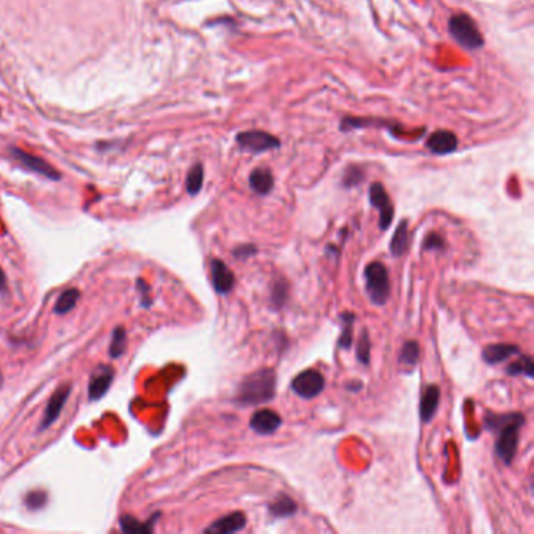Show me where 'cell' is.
Wrapping results in <instances>:
<instances>
[{
  "instance_id": "cell-1",
  "label": "cell",
  "mask_w": 534,
  "mask_h": 534,
  "mask_svg": "<svg viewBox=\"0 0 534 534\" xmlns=\"http://www.w3.org/2000/svg\"><path fill=\"white\" fill-rule=\"evenodd\" d=\"M525 423V417L519 412L514 414H494L487 412L484 419V428L496 434L495 455L505 465H511L517 453L519 431Z\"/></svg>"
},
{
  "instance_id": "cell-31",
  "label": "cell",
  "mask_w": 534,
  "mask_h": 534,
  "mask_svg": "<svg viewBox=\"0 0 534 534\" xmlns=\"http://www.w3.org/2000/svg\"><path fill=\"white\" fill-rule=\"evenodd\" d=\"M444 251L445 250V240L440 237L439 234L431 232L428 234L423 240V251Z\"/></svg>"
},
{
  "instance_id": "cell-8",
  "label": "cell",
  "mask_w": 534,
  "mask_h": 534,
  "mask_svg": "<svg viewBox=\"0 0 534 534\" xmlns=\"http://www.w3.org/2000/svg\"><path fill=\"white\" fill-rule=\"evenodd\" d=\"M71 390H72V387L70 386V384H63V386H60L52 394L51 400H49L47 406L44 409V414H42L41 425L38 428L40 432L46 431L49 426H52V423H55V421H57V419L61 415V411H63V407L66 405L67 398H70Z\"/></svg>"
},
{
  "instance_id": "cell-29",
  "label": "cell",
  "mask_w": 534,
  "mask_h": 534,
  "mask_svg": "<svg viewBox=\"0 0 534 534\" xmlns=\"http://www.w3.org/2000/svg\"><path fill=\"white\" fill-rule=\"evenodd\" d=\"M364 171L361 170L359 166H350L346 168V171L343 174V181H341V184H343L345 188H353L356 187V185L361 184L364 181Z\"/></svg>"
},
{
  "instance_id": "cell-26",
  "label": "cell",
  "mask_w": 534,
  "mask_h": 534,
  "mask_svg": "<svg viewBox=\"0 0 534 534\" xmlns=\"http://www.w3.org/2000/svg\"><path fill=\"white\" fill-rule=\"evenodd\" d=\"M420 357V346L417 341H406L405 346L400 353V364L401 365H407V367H414L415 364L419 362Z\"/></svg>"
},
{
  "instance_id": "cell-24",
  "label": "cell",
  "mask_w": 534,
  "mask_h": 534,
  "mask_svg": "<svg viewBox=\"0 0 534 534\" xmlns=\"http://www.w3.org/2000/svg\"><path fill=\"white\" fill-rule=\"evenodd\" d=\"M506 373L511 376H519V375H525L526 378L534 376V367H533V359L530 356H521L519 361H515L512 364L508 365Z\"/></svg>"
},
{
  "instance_id": "cell-18",
  "label": "cell",
  "mask_w": 534,
  "mask_h": 534,
  "mask_svg": "<svg viewBox=\"0 0 534 534\" xmlns=\"http://www.w3.org/2000/svg\"><path fill=\"white\" fill-rule=\"evenodd\" d=\"M160 512H155L151 519L146 521H140L136 520L132 515H122L120 519V526L124 533H130V534H136V533H143V534H149L154 531L155 524H157V519L160 517Z\"/></svg>"
},
{
  "instance_id": "cell-9",
  "label": "cell",
  "mask_w": 534,
  "mask_h": 534,
  "mask_svg": "<svg viewBox=\"0 0 534 534\" xmlns=\"http://www.w3.org/2000/svg\"><path fill=\"white\" fill-rule=\"evenodd\" d=\"M10 154L11 157H13L16 161H19L24 168H27L29 171L40 174V176H44L47 179H52V181H60L61 174L55 170L52 165H49L47 161L36 157V155L24 152L17 147H10Z\"/></svg>"
},
{
  "instance_id": "cell-3",
  "label": "cell",
  "mask_w": 534,
  "mask_h": 534,
  "mask_svg": "<svg viewBox=\"0 0 534 534\" xmlns=\"http://www.w3.org/2000/svg\"><path fill=\"white\" fill-rule=\"evenodd\" d=\"M448 32L458 44L469 51H476L484 46V38L476 22L465 13H458L450 17Z\"/></svg>"
},
{
  "instance_id": "cell-17",
  "label": "cell",
  "mask_w": 534,
  "mask_h": 534,
  "mask_svg": "<svg viewBox=\"0 0 534 534\" xmlns=\"http://www.w3.org/2000/svg\"><path fill=\"white\" fill-rule=\"evenodd\" d=\"M250 187L260 196H266L275 187V177L266 168H257L250 174Z\"/></svg>"
},
{
  "instance_id": "cell-21",
  "label": "cell",
  "mask_w": 534,
  "mask_h": 534,
  "mask_svg": "<svg viewBox=\"0 0 534 534\" xmlns=\"http://www.w3.org/2000/svg\"><path fill=\"white\" fill-rule=\"evenodd\" d=\"M80 300V290L76 289V287H71L65 290L63 293H61L58 296L57 302H55L54 306V312L57 315H65V314H70L71 310L76 307L77 301Z\"/></svg>"
},
{
  "instance_id": "cell-23",
  "label": "cell",
  "mask_w": 534,
  "mask_h": 534,
  "mask_svg": "<svg viewBox=\"0 0 534 534\" xmlns=\"http://www.w3.org/2000/svg\"><path fill=\"white\" fill-rule=\"evenodd\" d=\"M126 346H127V331L124 326H116L113 335H111V341H110V350L108 354L111 359H118L121 357L124 353H126Z\"/></svg>"
},
{
  "instance_id": "cell-4",
  "label": "cell",
  "mask_w": 534,
  "mask_h": 534,
  "mask_svg": "<svg viewBox=\"0 0 534 534\" xmlns=\"http://www.w3.org/2000/svg\"><path fill=\"white\" fill-rule=\"evenodd\" d=\"M364 276L370 301L375 306H384L390 296V279L386 266L381 262H371L365 266Z\"/></svg>"
},
{
  "instance_id": "cell-12",
  "label": "cell",
  "mask_w": 534,
  "mask_h": 534,
  "mask_svg": "<svg viewBox=\"0 0 534 534\" xmlns=\"http://www.w3.org/2000/svg\"><path fill=\"white\" fill-rule=\"evenodd\" d=\"M115 378V370L110 365H101L95 373H92L88 386V398L90 401H97L105 396L111 387Z\"/></svg>"
},
{
  "instance_id": "cell-35",
  "label": "cell",
  "mask_w": 534,
  "mask_h": 534,
  "mask_svg": "<svg viewBox=\"0 0 534 534\" xmlns=\"http://www.w3.org/2000/svg\"><path fill=\"white\" fill-rule=\"evenodd\" d=\"M346 389L351 390V392H357V390L362 389V384L357 382V381H353L350 384H346Z\"/></svg>"
},
{
  "instance_id": "cell-20",
  "label": "cell",
  "mask_w": 534,
  "mask_h": 534,
  "mask_svg": "<svg viewBox=\"0 0 534 534\" xmlns=\"http://www.w3.org/2000/svg\"><path fill=\"white\" fill-rule=\"evenodd\" d=\"M409 248V231H407V221L403 220L392 237V241H390V252H392L394 257H401L405 256V252Z\"/></svg>"
},
{
  "instance_id": "cell-27",
  "label": "cell",
  "mask_w": 534,
  "mask_h": 534,
  "mask_svg": "<svg viewBox=\"0 0 534 534\" xmlns=\"http://www.w3.org/2000/svg\"><path fill=\"white\" fill-rule=\"evenodd\" d=\"M370 350H371V341H370L367 329H364L361 339H359V343H357V353H356L357 361L364 365H369L370 364Z\"/></svg>"
},
{
  "instance_id": "cell-28",
  "label": "cell",
  "mask_w": 534,
  "mask_h": 534,
  "mask_svg": "<svg viewBox=\"0 0 534 534\" xmlns=\"http://www.w3.org/2000/svg\"><path fill=\"white\" fill-rule=\"evenodd\" d=\"M289 296V284L285 281H277L273 285L271 290V302L275 304V307H282Z\"/></svg>"
},
{
  "instance_id": "cell-32",
  "label": "cell",
  "mask_w": 534,
  "mask_h": 534,
  "mask_svg": "<svg viewBox=\"0 0 534 534\" xmlns=\"http://www.w3.org/2000/svg\"><path fill=\"white\" fill-rule=\"evenodd\" d=\"M136 289H138L140 291V296H141V306L143 307H149L152 304V298H151V287L143 281V279H138L136 281Z\"/></svg>"
},
{
  "instance_id": "cell-2",
  "label": "cell",
  "mask_w": 534,
  "mask_h": 534,
  "mask_svg": "<svg viewBox=\"0 0 534 534\" xmlns=\"http://www.w3.org/2000/svg\"><path fill=\"white\" fill-rule=\"evenodd\" d=\"M276 373L270 369L257 370L240 382L237 398L240 406H259L268 403L276 395Z\"/></svg>"
},
{
  "instance_id": "cell-15",
  "label": "cell",
  "mask_w": 534,
  "mask_h": 534,
  "mask_svg": "<svg viewBox=\"0 0 534 534\" xmlns=\"http://www.w3.org/2000/svg\"><path fill=\"white\" fill-rule=\"evenodd\" d=\"M515 354H520V350L517 345H509V343H495L487 345L481 353L483 361L489 365H495L500 362H505L506 359H511Z\"/></svg>"
},
{
  "instance_id": "cell-19",
  "label": "cell",
  "mask_w": 534,
  "mask_h": 534,
  "mask_svg": "<svg viewBox=\"0 0 534 534\" xmlns=\"http://www.w3.org/2000/svg\"><path fill=\"white\" fill-rule=\"evenodd\" d=\"M270 514L276 519H287L295 515L298 511V505L293 501V499L285 494H279L276 500L270 503Z\"/></svg>"
},
{
  "instance_id": "cell-10",
  "label": "cell",
  "mask_w": 534,
  "mask_h": 534,
  "mask_svg": "<svg viewBox=\"0 0 534 534\" xmlns=\"http://www.w3.org/2000/svg\"><path fill=\"white\" fill-rule=\"evenodd\" d=\"M210 276L216 293L229 295L235 285L234 273L229 270V266L220 259L210 260Z\"/></svg>"
},
{
  "instance_id": "cell-16",
  "label": "cell",
  "mask_w": 534,
  "mask_h": 534,
  "mask_svg": "<svg viewBox=\"0 0 534 534\" xmlns=\"http://www.w3.org/2000/svg\"><path fill=\"white\" fill-rule=\"evenodd\" d=\"M440 403V389L436 384L425 387L423 394H421L420 400V419L421 421H431V419L436 415V411Z\"/></svg>"
},
{
  "instance_id": "cell-22",
  "label": "cell",
  "mask_w": 534,
  "mask_h": 534,
  "mask_svg": "<svg viewBox=\"0 0 534 534\" xmlns=\"http://www.w3.org/2000/svg\"><path fill=\"white\" fill-rule=\"evenodd\" d=\"M341 321V334L339 339V346L341 350H350L353 345V326L356 321V315L353 312H343L340 315Z\"/></svg>"
},
{
  "instance_id": "cell-13",
  "label": "cell",
  "mask_w": 534,
  "mask_h": 534,
  "mask_svg": "<svg viewBox=\"0 0 534 534\" xmlns=\"http://www.w3.org/2000/svg\"><path fill=\"white\" fill-rule=\"evenodd\" d=\"M458 136L450 130H437L426 141V147L436 155H446L458 149Z\"/></svg>"
},
{
  "instance_id": "cell-6",
  "label": "cell",
  "mask_w": 534,
  "mask_h": 534,
  "mask_svg": "<svg viewBox=\"0 0 534 534\" xmlns=\"http://www.w3.org/2000/svg\"><path fill=\"white\" fill-rule=\"evenodd\" d=\"M325 389V376L316 370H304L291 381V390L304 400H312Z\"/></svg>"
},
{
  "instance_id": "cell-34",
  "label": "cell",
  "mask_w": 534,
  "mask_h": 534,
  "mask_svg": "<svg viewBox=\"0 0 534 534\" xmlns=\"http://www.w3.org/2000/svg\"><path fill=\"white\" fill-rule=\"evenodd\" d=\"M0 293H8V279L7 275H5V271L2 270V266H0Z\"/></svg>"
},
{
  "instance_id": "cell-5",
  "label": "cell",
  "mask_w": 534,
  "mask_h": 534,
  "mask_svg": "<svg viewBox=\"0 0 534 534\" xmlns=\"http://www.w3.org/2000/svg\"><path fill=\"white\" fill-rule=\"evenodd\" d=\"M235 140H237L241 149L252 154L271 151V149H277L281 146V141L275 135L264 132V130H246V132L238 134Z\"/></svg>"
},
{
  "instance_id": "cell-7",
  "label": "cell",
  "mask_w": 534,
  "mask_h": 534,
  "mask_svg": "<svg viewBox=\"0 0 534 534\" xmlns=\"http://www.w3.org/2000/svg\"><path fill=\"white\" fill-rule=\"evenodd\" d=\"M369 197H370V204L373 207L380 210V229L381 231H387L394 221V206L392 201H390L389 193L384 188V185L381 182H375L371 184V187L369 190Z\"/></svg>"
},
{
  "instance_id": "cell-36",
  "label": "cell",
  "mask_w": 534,
  "mask_h": 534,
  "mask_svg": "<svg viewBox=\"0 0 534 534\" xmlns=\"http://www.w3.org/2000/svg\"><path fill=\"white\" fill-rule=\"evenodd\" d=\"M2 386H3V375L0 373V387H2Z\"/></svg>"
},
{
  "instance_id": "cell-11",
  "label": "cell",
  "mask_w": 534,
  "mask_h": 534,
  "mask_svg": "<svg viewBox=\"0 0 534 534\" xmlns=\"http://www.w3.org/2000/svg\"><path fill=\"white\" fill-rule=\"evenodd\" d=\"M281 415L271 411V409H260V411H256L250 420L251 430L260 434V436H270V434L276 432L279 428H281Z\"/></svg>"
},
{
  "instance_id": "cell-30",
  "label": "cell",
  "mask_w": 534,
  "mask_h": 534,
  "mask_svg": "<svg viewBox=\"0 0 534 534\" xmlns=\"http://www.w3.org/2000/svg\"><path fill=\"white\" fill-rule=\"evenodd\" d=\"M47 503V494L42 492V490H33V492H29L26 495V506L32 511H36V509H41Z\"/></svg>"
},
{
  "instance_id": "cell-25",
  "label": "cell",
  "mask_w": 534,
  "mask_h": 534,
  "mask_svg": "<svg viewBox=\"0 0 534 534\" xmlns=\"http://www.w3.org/2000/svg\"><path fill=\"white\" fill-rule=\"evenodd\" d=\"M202 184H204V168H202L201 163H196L188 171V176H187V191H188V195L196 196L201 191Z\"/></svg>"
},
{
  "instance_id": "cell-33",
  "label": "cell",
  "mask_w": 534,
  "mask_h": 534,
  "mask_svg": "<svg viewBox=\"0 0 534 534\" xmlns=\"http://www.w3.org/2000/svg\"><path fill=\"white\" fill-rule=\"evenodd\" d=\"M234 256L240 259V260H245V259H250L251 256H254V254H257V248L254 245H240L234 250Z\"/></svg>"
},
{
  "instance_id": "cell-14",
  "label": "cell",
  "mask_w": 534,
  "mask_h": 534,
  "mask_svg": "<svg viewBox=\"0 0 534 534\" xmlns=\"http://www.w3.org/2000/svg\"><path fill=\"white\" fill-rule=\"evenodd\" d=\"M246 526V517L243 512H232L222 517L220 520L213 521L212 525L206 528V533H213V534H231V533H237L241 531Z\"/></svg>"
}]
</instances>
